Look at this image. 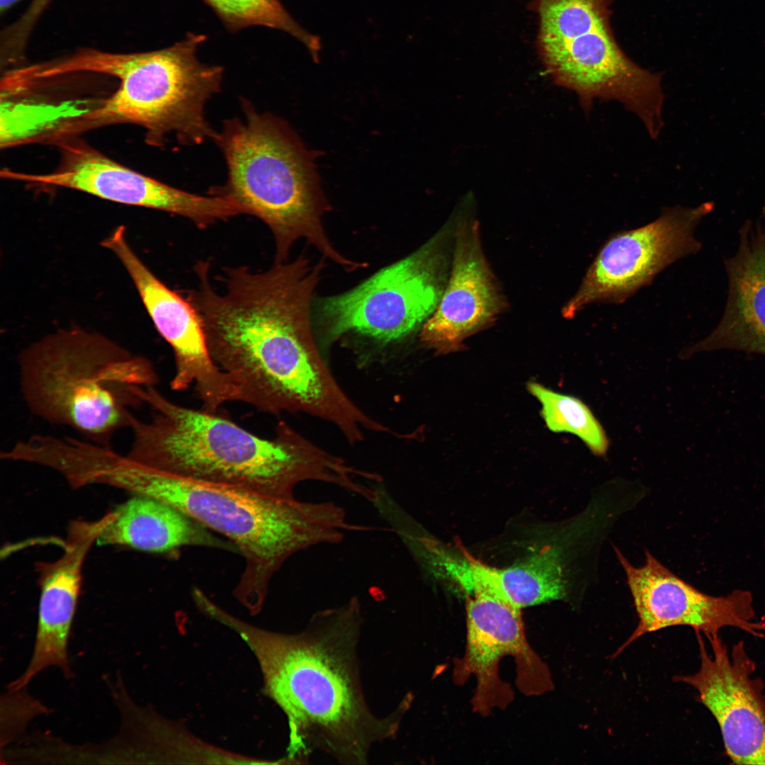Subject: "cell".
I'll return each instance as SVG.
<instances>
[{"instance_id":"obj_1","label":"cell","mask_w":765,"mask_h":765,"mask_svg":"<svg viewBox=\"0 0 765 765\" xmlns=\"http://www.w3.org/2000/svg\"><path fill=\"white\" fill-rule=\"evenodd\" d=\"M324 266L300 255L261 272L227 267L224 290L205 276L187 298L212 358L237 387L240 402L274 415H312L356 443L378 422L345 394L318 348L312 302Z\"/></svg>"},{"instance_id":"obj_2","label":"cell","mask_w":765,"mask_h":765,"mask_svg":"<svg viewBox=\"0 0 765 765\" xmlns=\"http://www.w3.org/2000/svg\"><path fill=\"white\" fill-rule=\"evenodd\" d=\"M211 617L239 635L254 654L266 696L287 717L290 763H305L319 751L342 764H366L375 744L397 736L410 698L383 717L368 707L357 657L363 617L356 596L315 613L295 634L257 628L219 606Z\"/></svg>"},{"instance_id":"obj_3","label":"cell","mask_w":765,"mask_h":765,"mask_svg":"<svg viewBox=\"0 0 765 765\" xmlns=\"http://www.w3.org/2000/svg\"><path fill=\"white\" fill-rule=\"evenodd\" d=\"M143 404L154 412L148 421L134 416L131 460L162 471L235 486L261 494L293 499L307 480L348 489L356 468L307 440L285 421L264 438L220 414L169 400L155 386L140 387Z\"/></svg>"},{"instance_id":"obj_4","label":"cell","mask_w":765,"mask_h":765,"mask_svg":"<svg viewBox=\"0 0 765 765\" xmlns=\"http://www.w3.org/2000/svg\"><path fill=\"white\" fill-rule=\"evenodd\" d=\"M113 487L149 497L178 509L231 541L245 561L233 594L251 611L260 609L270 582L293 554L322 543H338L348 527L346 511L334 502L272 497L123 460Z\"/></svg>"},{"instance_id":"obj_5","label":"cell","mask_w":765,"mask_h":765,"mask_svg":"<svg viewBox=\"0 0 765 765\" xmlns=\"http://www.w3.org/2000/svg\"><path fill=\"white\" fill-rule=\"evenodd\" d=\"M245 119L227 120L215 141L224 154L226 184L211 193L233 199L243 214L256 217L273 234L275 262H285L300 239L352 272L363 263L339 253L327 237L322 216L331 210L310 151L283 120L243 101Z\"/></svg>"},{"instance_id":"obj_6","label":"cell","mask_w":765,"mask_h":765,"mask_svg":"<svg viewBox=\"0 0 765 765\" xmlns=\"http://www.w3.org/2000/svg\"><path fill=\"white\" fill-rule=\"evenodd\" d=\"M17 363L20 392L32 414L109 447L116 433L130 428L131 409L143 404L137 389L159 382L146 357L79 329L35 341Z\"/></svg>"},{"instance_id":"obj_7","label":"cell","mask_w":765,"mask_h":765,"mask_svg":"<svg viewBox=\"0 0 765 765\" xmlns=\"http://www.w3.org/2000/svg\"><path fill=\"white\" fill-rule=\"evenodd\" d=\"M204 35L188 33L162 50L111 53L86 49L50 62L51 77L93 72L120 80L118 89L95 108L65 123L67 134L106 125L130 123L146 130L148 143L160 146L174 134L181 144H199L215 138L205 106L220 91L223 69L196 56Z\"/></svg>"},{"instance_id":"obj_8","label":"cell","mask_w":765,"mask_h":765,"mask_svg":"<svg viewBox=\"0 0 765 765\" xmlns=\"http://www.w3.org/2000/svg\"><path fill=\"white\" fill-rule=\"evenodd\" d=\"M612 0H535L540 59L553 82L575 92L585 113L594 101L614 100L637 115L651 135L663 127L662 74L630 60L611 26Z\"/></svg>"},{"instance_id":"obj_9","label":"cell","mask_w":765,"mask_h":765,"mask_svg":"<svg viewBox=\"0 0 765 765\" xmlns=\"http://www.w3.org/2000/svg\"><path fill=\"white\" fill-rule=\"evenodd\" d=\"M450 232L449 227H443L412 254L355 288L319 300L316 323L322 344L351 334L386 345L420 332L447 283Z\"/></svg>"},{"instance_id":"obj_10","label":"cell","mask_w":765,"mask_h":765,"mask_svg":"<svg viewBox=\"0 0 765 765\" xmlns=\"http://www.w3.org/2000/svg\"><path fill=\"white\" fill-rule=\"evenodd\" d=\"M713 208L706 202L694 208H664L644 226L612 234L562 308V317L573 318L591 303H622L672 263L697 254L702 244L695 230Z\"/></svg>"},{"instance_id":"obj_11","label":"cell","mask_w":765,"mask_h":765,"mask_svg":"<svg viewBox=\"0 0 765 765\" xmlns=\"http://www.w3.org/2000/svg\"><path fill=\"white\" fill-rule=\"evenodd\" d=\"M62 159L49 174H36L8 169L6 179L72 188L108 200L162 210L184 217L200 228L240 215L226 196H203L169 186L121 165L81 142L61 144Z\"/></svg>"},{"instance_id":"obj_12","label":"cell","mask_w":765,"mask_h":765,"mask_svg":"<svg viewBox=\"0 0 765 765\" xmlns=\"http://www.w3.org/2000/svg\"><path fill=\"white\" fill-rule=\"evenodd\" d=\"M120 259L130 274L157 330L171 346L175 373L170 387L184 391L194 385L202 409L218 412L221 406L239 401L229 375L212 358L200 319L188 300L171 290L143 264L118 227L102 243Z\"/></svg>"},{"instance_id":"obj_13","label":"cell","mask_w":765,"mask_h":765,"mask_svg":"<svg viewBox=\"0 0 765 765\" xmlns=\"http://www.w3.org/2000/svg\"><path fill=\"white\" fill-rule=\"evenodd\" d=\"M623 567L638 622L613 657L642 635L672 626H688L704 636L733 627L757 638H765V620H758L752 594L735 590L726 596L705 594L662 565L648 550L645 562L633 565L613 547Z\"/></svg>"},{"instance_id":"obj_14","label":"cell","mask_w":765,"mask_h":765,"mask_svg":"<svg viewBox=\"0 0 765 765\" xmlns=\"http://www.w3.org/2000/svg\"><path fill=\"white\" fill-rule=\"evenodd\" d=\"M700 667L689 675H676L675 682L692 686L697 700L712 714L732 764H765V694L762 679L742 640L729 650L719 633L695 632Z\"/></svg>"},{"instance_id":"obj_15","label":"cell","mask_w":765,"mask_h":765,"mask_svg":"<svg viewBox=\"0 0 765 765\" xmlns=\"http://www.w3.org/2000/svg\"><path fill=\"white\" fill-rule=\"evenodd\" d=\"M506 307L482 249L478 222L460 220L454 225L447 283L420 330L421 343L438 354L458 351L465 339L494 323Z\"/></svg>"},{"instance_id":"obj_16","label":"cell","mask_w":765,"mask_h":765,"mask_svg":"<svg viewBox=\"0 0 765 765\" xmlns=\"http://www.w3.org/2000/svg\"><path fill=\"white\" fill-rule=\"evenodd\" d=\"M110 517L108 512L94 521H74L61 556L55 561L40 563V594L33 651L25 672L8 685L10 691L23 688L49 667H57L67 678L72 675L67 647L83 564Z\"/></svg>"},{"instance_id":"obj_17","label":"cell","mask_w":765,"mask_h":765,"mask_svg":"<svg viewBox=\"0 0 765 765\" xmlns=\"http://www.w3.org/2000/svg\"><path fill=\"white\" fill-rule=\"evenodd\" d=\"M737 250L724 261L727 296L720 321L681 358L701 352L736 351L765 356V225L746 221Z\"/></svg>"},{"instance_id":"obj_18","label":"cell","mask_w":765,"mask_h":765,"mask_svg":"<svg viewBox=\"0 0 765 765\" xmlns=\"http://www.w3.org/2000/svg\"><path fill=\"white\" fill-rule=\"evenodd\" d=\"M463 557L446 555L436 545L428 566L442 570L467 592L494 595L517 608L565 599L569 581L563 550L547 545L526 560L509 567L484 564L463 549Z\"/></svg>"},{"instance_id":"obj_19","label":"cell","mask_w":765,"mask_h":765,"mask_svg":"<svg viewBox=\"0 0 765 765\" xmlns=\"http://www.w3.org/2000/svg\"><path fill=\"white\" fill-rule=\"evenodd\" d=\"M96 543L159 554L176 553L185 546L211 548L239 554L231 541L219 538L178 509L139 494H133L110 511V518Z\"/></svg>"},{"instance_id":"obj_20","label":"cell","mask_w":765,"mask_h":765,"mask_svg":"<svg viewBox=\"0 0 765 765\" xmlns=\"http://www.w3.org/2000/svg\"><path fill=\"white\" fill-rule=\"evenodd\" d=\"M467 659L471 670L484 674L499 658L526 647L521 609L494 595L467 594Z\"/></svg>"},{"instance_id":"obj_21","label":"cell","mask_w":765,"mask_h":765,"mask_svg":"<svg viewBox=\"0 0 765 765\" xmlns=\"http://www.w3.org/2000/svg\"><path fill=\"white\" fill-rule=\"evenodd\" d=\"M528 390L541 405L540 414L548 429L577 436L597 456H604L609 446L606 433L591 409L580 399L530 382Z\"/></svg>"},{"instance_id":"obj_22","label":"cell","mask_w":765,"mask_h":765,"mask_svg":"<svg viewBox=\"0 0 765 765\" xmlns=\"http://www.w3.org/2000/svg\"><path fill=\"white\" fill-rule=\"evenodd\" d=\"M203 1L231 31L261 26L289 32L297 37L303 36L279 0Z\"/></svg>"},{"instance_id":"obj_23","label":"cell","mask_w":765,"mask_h":765,"mask_svg":"<svg viewBox=\"0 0 765 765\" xmlns=\"http://www.w3.org/2000/svg\"><path fill=\"white\" fill-rule=\"evenodd\" d=\"M20 0H0V11L4 13L15 5Z\"/></svg>"},{"instance_id":"obj_24","label":"cell","mask_w":765,"mask_h":765,"mask_svg":"<svg viewBox=\"0 0 765 765\" xmlns=\"http://www.w3.org/2000/svg\"><path fill=\"white\" fill-rule=\"evenodd\" d=\"M762 215H763V218H764V223H765V204H764V205L763 207V209H762ZM764 225H765V224H764Z\"/></svg>"}]
</instances>
